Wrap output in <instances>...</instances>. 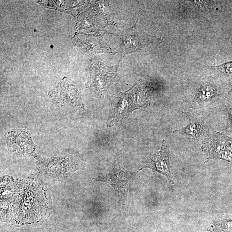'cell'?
<instances>
[{
	"mask_svg": "<svg viewBox=\"0 0 232 232\" xmlns=\"http://www.w3.org/2000/svg\"><path fill=\"white\" fill-rule=\"evenodd\" d=\"M218 95L217 89L211 84L203 83L196 89L190 106L195 109L200 108L203 106V103Z\"/></svg>",
	"mask_w": 232,
	"mask_h": 232,
	"instance_id": "cell-9",
	"label": "cell"
},
{
	"mask_svg": "<svg viewBox=\"0 0 232 232\" xmlns=\"http://www.w3.org/2000/svg\"><path fill=\"white\" fill-rule=\"evenodd\" d=\"M170 167V148L167 142L163 140L160 151L147 158L144 162L142 169L149 168L154 172L163 174L173 185L174 183Z\"/></svg>",
	"mask_w": 232,
	"mask_h": 232,
	"instance_id": "cell-7",
	"label": "cell"
},
{
	"mask_svg": "<svg viewBox=\"0 0 232 232\" xmlns=\"http://www.w3.org/2000/svg\"><path fill=\"white\" fill-rule=\"evenodd\" d=\"M226 69V72L227 73H232V63L227 64L224 66Z\"/></svg>",
	"mask_w": 232,
	"mask_h": 232,
	"instance_id": "cell-10",
	"label": "cell"
},
{
	"mask_svg": "<svg viewBox=\"0 0 232 232\" xmlns=\"http://www.w3.org/2000/svg\"><path fill=\"white\" fill-rule=\"evenodd\" d=\"M231 118H232V119H231V120H232V117H231Z\"/></svg>",
	"mask_w": 232,
	"mask_h": 232,
	"instance_id": "cell-11",
	"label": "cell"
},
{
	"mask_svg": "<svg viewBox=\"0 0 232 232\" xmlns=\"http://www.w3.org/2000/svg\"><path fill=\"white\" fill-rule=\"evenodd\" d=\"M49 95L56 103L81 107L85 110L80 87L66 77L50 92Z\"/></svg>",
	"mask_w": 232,
	"mask_h": 232,
	"instance_id": "cell-6",
	"label": "cell"
},
{
	"mask_svg": "<svg viewBox=\"0 0 232 232\" xmlns=\"http://www.w3.org/2000/svg\"><path fill=\"white\" fill-rule=\"evenodd\" d=\"M118 68V65L108 66L99 62L94 64L90 68L89 80L86 87L93 92L97 98H103L115 80Z\"/></svg>",
	"mask_w": 232,
	"mask_h": 232,
	"instance_id": "cell-3",
	"label": "cell"
},
{
	"mask_svg": "<svg viewBox=\"0 0 232 232\" xmlns=\"http://www.w3.org/2000/svg\"><path fill=\"white\" fill-rule=\"evenodd\" d=\"M188 117L189 123L185 127L178 129L173 133L180 134L188 141H196L200 140L206 133V128L203 120L195 118L188 113L178 110Z\"/></svg>",
	"mask_w": 232,
	"mask_h": 232,
	"instance_id": "cell-8",
	"label": "cell"
},
{
	"mask_svg": "<svg viewBox=\"0 0 232 232\" xmlns=\"http://www.w3.org/2000/svg\"><path fill=\"white\" fill-rule=\"evenodd\" d=\"M136 24L128 29L113 34L118 39L122 54L140 52L153 42L154 37L138 30Z\"/></svg>",
	"mask_w": 232,
	"mask_h": 232,
	"instance_id": "cell-5",
	"label": "cell"
},
{
	"mask_svg": "<svg viewBox=\"0 0 232 232\" xmlns=\"http://www.w3.org/2000/svg\"><path fill=\"white\" fill-rule=\"evenodd\" d=\"M148 89L139 81L130 89L114 95L107 121L108 127L123 122L134 110L145 109L149 104Z\"/></svg>",
	"mask_w": 232,
	"mask_h": 232,
	"instance_id": "cell-2",
	"label": "cell"
},
{
	"mask_svg": "<svg viewBox=\"0 0 232 232\" xmlns=\"http://www.w3.org/2000/svg\"><path fill=\"white\" fill-rule=\"evenodd\" d=\"M141 170L135 172L126 171L120 167L117 163L114 162L112 169L106 176L95 179L105 182L111 185L116 195L121 199V202L124 204L126 201L130 186L135 179L136 174Z\"/></svg>",
	"mask_w": 232,
	"mask_h": 232,
	"instance_id": "cell-4",
	"label": "cell"
},
{
	"mask_svg": "<svg viewBox=\"0 0 232 232\" xmlns=\"http://www.w3.org/2000/svg\"><path fill=\"white\" fill-rule=\"evenodd\" d=\"M15 184L18 189L12 190L14 193L9 197L2 199L1 204H9L1 220L18 226L40 225L47 219L51 208L47 189L37 179L28 178Z\"/></svg>",
	"mask_w": 232,
	"mask_h": 232,
	"instance_id": "cell-1",
	"label": "cell"
}]
</instances>
